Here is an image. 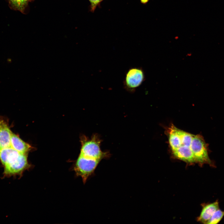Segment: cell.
<instances>
[{
  "mask_svg": "<svg viewBox=\"0 0 224 224\" xmlns=\"http://www.w3.org/2000/svg\"><path fill=\"white\" fill-rule=\"evenodd\" d=\"M166 132L170 147L175 157L189 164H212L208 145L201 135L185 132L172 124L167 128Z\"/></svg>",
  "mask_w": 224,
  "mask_h": 224,
  "instance_id": "1",
  "label": "cell"
},
{
  "mask_svg": "<svg viewBox=\"0 0 224 224\" xmlns=\"http://www.w3.org/2000/svg\"><path fill=\"white\" fill-rule=\"evenodd\" d=\"M82 147L79 155L88 159L100 162L109 159L111 154L109 152L103 151L100 148L102 140L97 134H93L91 138L86 137L82 139Z\"/></svg>",
  "mask_w": 224,
  "mask_h": 224,
  "instance_id": "2",
  "label": "cell"
},
{
  "mask_svg": "<svg viewBox=\"0 0 224 224\" xmlns=\"http://www.w3.org/2000/svg\"><path fill=\"white\" fill-rule=\"evenodd\" d=\"M144 79V73L140 68H130L126 73L124 85L127 91L132 92L142 83Z\"/></svg>",
  "mask_w": 224,
  "mask_h": 224,
  "instance_id": "3",
  "label": "cell"
},
{
  "mask_svg": "<svg viewBox=\"0 0 224 224\" xmlns=\"http://www.w3.org/2000/svg\"><path fill=\"white\" fill-rule=\"evenodd\" d=\"M4 166V174L11 175L20 173L29 166L27 154L21 153L12 162Z\"/></svg>",
  "mask_w": 224,
  "mask_h": 224,
  "instance_id": "4",
  "label": "cell"
},
{
  "mask_svg": "<svg viewBox=\"0 0 224 224\" xmlns=\"http://www.w3.org/2000/svg\"><path fill=\"white\" fill-rule=\"evenodd\" d=\"M12 132L7 123L0 119V150L11 146V140Z\"/></svg>",
  "mask_w": 224,
  "mask_h": 224,
  "instance_id": "5",
  "label": "cell"
},
{
  "mask_svg": "<svg viewBox=\"0 0 224 224\" xmlns=\"http://www.w3.org/2000/svg\"><path fill=\"white\" fill-rule=\"evenodd\" d=\"M219 209L218 201L206 204L202 208L200 216L198 218V221L207 224L213 214Z\"/></svg>",
  "mask_w": 224,
  "mask_h": 224,
  "instance_id": "6",
  "label": "cell"
},
{
  "mask_svg": "<svg viewBox=\"0 0 224 224\" xmlns=\"http://www.w3.org/2000/svg\"><path fill=\"white\" fill-rule=\"evenodd\" d=\"M21 153L11 146L5 148L0 150V160L5 166L13 162Z\"/></svg>",
  "mask_w": 224,
  "mask_h": 224,
  "instance_id": "7",
  "label": "cell"
},
{
  "mask_svg": "<svg viewBox=\"0 0 224 224\" xmlns=\"http://www.w3.org/2000/svg\"><path fill=\"white\" fill-rule=\"evenodd\" d=\"M11 147L19 152L27 154L31 147L18 136L12 133L11 140Z\"/></svg>",
  "mask_w": 224,
  "mask_h": 224,
  "instance_id": "8",
  "label": "cell"
},
{
  "mask_svg": "<svg viewBox=\"0 0 224 224\" xmlns=\"http://www.w3.org/2000/svg\"><path fill=\"white\" fill-rule=\"evenodd\" d=\"M10 7L14 10L24 12L30 0H8Z\"/></svg>",
  "mask_w": 224,
  "mask_h": 224,
  "instance_id": "9",
  "label": "cell"
},
{
  "mask_svg": "<svg viewBox=\"0 0 224 224\" xmlns=\"http://www.w3.org/2000/svg\"><path fill=\"white\" fill-rule=\"evenodd\" d=\"M224 216V211L218 209L213 214L207 224H217L220 221Z\"/></svg>",
  "mask_w": 224,
  "mask_h": 224,
  "instance_id": "10",
  "label": "cell"
},
{
  "mask_svg": "<svg viewBox=\"0 0 224 224\" xmlns=\"http://www.w3.org/2000/svg\"><path fill=\"white\" fill-rule=\"evenodd\" d=\"M103 0H89L91 3L90 6V11L93 12L97 7L99 5L100 3Z\"/></svg>",
  "mask_w": 224,
  "mask_h": 224,
  "instance_id": "11",
  "label": "cell"
},
{
  "mask_svg": "<svg viewBox=\"0 0 224 224\" xmlns=\"http://www.w3.org/2000/svg\"><path fill=\"white\" fill-rule=\"evenodd\" d=\"M140 1L142 3L145 4L147 3L149 0H140Z\"/></svg>",
  "mask_w": 224,
  "mask_h": 224,
  "instance_id": "12",
  "label": "cell"
}]
</instances>
